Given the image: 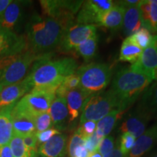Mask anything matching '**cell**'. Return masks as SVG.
<instances>
[{
  "mask_svg": "<svg viewBox=\"0 0 157 157\" xmlns=\"http://www.w3.org/2000/svg\"><path fill=\"white\" fill-rule=\"evenodd\" d=\"M68 27L51 17L34 14L25 25V38L29 50L35 54H48L58 48L65 31Z\"/></svg>",
  "mask_w": 157,
  "mask_h": 157,
  "instance_id": "6da1fadb",
  "label": "cell"
},
{
  "mask_svg": "<svg viewBox=\"0 0 157 157\" xmlns=\"http://www.w3.org/2000/svg\"><path fill=\"white\" fill-rule=\"evenodd\" d=\"M52 52L42 55L34 63L25 78L31 88L42 86H58L67 76L78 69L76 59L70 57L51 60Z\"/></svg>",
  "mask_w": 157,
  "mask_h": 157,
  "instance_id": "7a4b0ae2",
  "label": "cell"
},
{
  "mask_svg": "<svg viewBox=\"0 0 157 157\" xmlns=\"http://www.w3.org/2000/svg\"><path fill=\"white\" fill-rule=\"evenodd\" d=\"M152 82L135 63L118 71L113 78L111 90L119 102V109L124 113Z\"/></svg>",
  "mask_w": 157,
  "mask_h": 157,
  "instance_id": "3957f363",
  "label": "cell"
},
{
  "mask_svg": "<svg viewBox=\"0 0 157 157\" xmlns=\"http://www.w3.org/2000/svg\"><path fill=\"white\" fill-rule=\"evenodd\" d=\"M58 86L35 87L19 100L13 111L35 119L39 115L48 112L56 99Z\"/></svg>",
  "mask_w": 157,
  "mask_h": 157,
  "instance_id": "277c9868",
  "label": "cell"
},
{
  "mask_svg": "<svg viewBox=\"0 0 157 157\" xmlns=\"http://www.w3.org/2000/svg\"><path fill=\"white\" fill-rule=\"evenodd\" d=\"M79 76L78 87L90 95L100 93L110 83L112 76L111 67L103 63H90L76 70Z\"/></svg>",
  "mask_w": 157,
  "mask_h": 157,
  "instance_id": "5b68a950",
  "label": "cell"
},
{
  "mask_svg": "<svg viewBox=\"0 0 157 157\" xmlns=\"http://www.w3.org/2000/svg\"><path fill=\"white\" fill-rule=\"evenodd\" d=\"M119 104L111 89L93 94L84 102L80 117V124L87 121H98L114 109Z\"/></svg>",
  "mask_w": 157,
  "mask_h": 157,
  "instance_id": "8992f818",
  "label": "cell"
},
{
  "mask_svg": "<svg viewBox=\"0 0 157 157\" xmlns=\"http://www.w3.org/2000/svg\"><path fill=\"white\" fill-rule=\"evenodd\" d=\"M39 56L28 49L20 54L10 64L0 69V92L7 86L23 80Z\"/></svg>",
  "mask_w": 157,
  "mask_h": 157,
  "instance_id": "52a82bcc",
  "label": "cell"
},
{
  "mask_svg": "<svg viewBox=\"0 0 157 157\" xmlns=\"http://www.w3.org/2000/svg\"><path fill=\"white\" fill-rule=\"evenodd\" d=\"M43 15L60 21L68 26L74 25V17L81 8L83 1H40Z\"/></svg>",
  "mask_w": 157,
  "mask_h": 157,
  "instance_id": "ba28073f",
  "label": "cell"
},
{
  "mask_svg": "<svg viewBox=\"0 0 157 157\" xmlns=\"http://www.w3.org/2000/svg\"><path fill=\"white\" fill-rule=\"evenodd\" d=\"M95 34L97 27L95 25L74 24L65 31L58 48L63 53L73 52L78 45Z\"/></svg>",
  "mask_w": 157,
  "mask_h": 157,
  "instance_id": "9c48e42d",
  "label": "cell"
},
{
  "mask_svg": "<svg viewBox=\"0 0 157 157\" xmlns=\"http://www.w3.org/2000/svg\"><path fill=\"white\" fill-rule=\"evenodd\" d=\"M113 2L111 0H89L84 2L78 10L76 21L78 24H98L99 20L104 13L113 7Z\"/></svg>",
  "mask_w": 157,
  "mask_h": 157,
  "instance_id": "30bf717a",
  "label": "cell"
},
{
  "mask_svg": "<svg viewBox=\"0 0 157 157\" xmlns=\"http://www.w3.org/2000/svg\"><path fill=\"white\" fill-rule=\"evenodd\" d=\"M29 49L25 35L0 27V59L25 52Z\"/></svg>",
  "mask_w": 157,
  "mask_h": 157,
  "instance_id": "8fae6325",
  "label": "cell"
},
{
  "mask_svg": "<svg viewBox=\"0 0 157 157\" xmlns=\"http://www.w3.org/2000/svg\"><path fill=\"white\" fill-rule=\"evenodd\" d=\"M31 90L32 88L25 78L17 83L4 88L0 92V111L14 106L19 100Z\"/></svg>",
  "mask_w": 157,
  "mask_h": 157,
  "instance_id": "7c38bea8",
  "label": "cell"
},
{
  "mask_svg": "<svg viewBox=\"0 0 157 157\" xmlns=\"http://www.w3.org/2000/svg\"><path fill=\"white\" fill-rule=\"evenodd\" d=\"M135 64L152 81H157V35H154L151 44L143 50Z\"/></svg>",
  "mask_w": 157,
  "mask_h": 157,
  "instance_id": "4fadbf2b",
  "label": "cell"
},
{
  "mask_svg": "<svg viewBox=\"0 0 157 157\" xmlns=\"http://www.w3.org/2000/svg\"><path fill=\"white\" fill-rule=\"evenodd\" d=\"M68 137L59 134L39 146L37 157H66L68 153Z\"/></svg>",
  "mask_w": 157,
  "mask_h": 157,
  "instance_id": "5bb4252c",
  "label": "cell"
},
{
  "mask_svg": "<svg viewBox=\"0 0 157 157\" xmlns=\"http://www.w3.org/2000/svg\"><path fill=\"white\" fill-rule=\"evenodd\" d=\"M152 118L139 110L135 109L134 112L128 115L119 127V131L122 133L129 132L138 138L146 131L149 121Z\"/></svg>",
  "mask_w": 157,
  "mask_h": 157,
  "instance_id": "9a60e30c",
  "label": "cell"
},
{
  "mask_svg": "<svg viewBox=\"0 0 157 157\" xmlns=\"http://www.w3.org/2000/svg\"><path fill=\"white\" fill-rule=\"evenodd\" d=\"M157 144V122L143 132L126 157H142Z\"/></svg>",
  "mask_w": 157,
  "mask_h": 157,
  "instance_id": "2e32d148",
  "label": "cell"
},
{
  "mask_svg": "<svg viewBox=\"0 0 157 157\" xmlns=\"http://www.w3.org/2000/svg\"><path fill=\"white\" fill-rule=\"evenodd\" d=\"M48 112L52 119L54 128L60 130L66 129L69 124V114L66 98L57 97L51 104Z\"/></svg>",
  "mask_w": 157,
  "mask_h": 157,
  "instance_id": "e0dca14e",
  "label": "cell"
},
{
  "mask_svg": "<svg viewBox=\"0 0 157 157\" xmlns=\"http://www.w3.org/2000/svg\"><path fill=\"white\" fill-rule=\"evenodd\" d=\"M23 8L20 2H13L0 15V27L17 33V27L22 20Z\"/></svg>",
  "mask_w": 157,
  "mask_h": 157,
  "instance_id": "ac0fdd59",
  "label": "cell"
},
{
  "mask_svg": "<svg viewBox=\"0 0 157 157\" xmlns=\"http://www.w3.org/2000/svg\"><path fill=\"white\" fill-rule=\"evenodd\" d=\"M90 96L89 94L79 87L71 90L66 94V100L69 114V124L76 121L80 113H82L84 102Z\"/></svg>",
  "mask_w": 157,
  "mask_h": 157,
  "instance_id": "d6986e66",
  "label": "cell"
},
{
  "mask_svg": "<svg viewBox=\"0 0 157 157\" xmlns=\"http://www.w3.org/2000/svg\"><path fill=\"white\" fill-rule=\"evenodd\" d=\"M136 109L149 117H157V81L150 85L142 94V97Z\"/></svg>",
  "mask_w": 157,
  "mask_h": 157,
  "instance_id": "ffe728a7",
  "label": "cell"
},
{
  "mask_svg": "<svg viewBox=\"0 0 157 157\" xmlns=\"http://www.w3.org/2000/svg\"><path fill=\"white\" fill-rule=\"evenodd\" d=\"M125 10L123 6L114 3L112 8L101 17L98 25L111 30H119L122 27Z\"/></svg>",
  "mask_w": 157,
  "mask_h": 157,
  "instance_id": "44dd1931",
  "label": "cell"
},
{
  "mask_svg": "<svg viewBox=\"0 0 157 157\" xmlns=\"http://www.w3.org/2000/svg\"><path fill=\"white\" fill-rule=\"evenodd\" d=\"M12 119H13V134L23 137L25 135L36 133L34 119L28 116L21 114L11 111Z\"/></svg>",
  "mask_w": 157,
  "mask_h": 157,
  "instance_id": "7402d4cb",
  "label": "cell"
},
{
  "mask_svg": "<svg viewBox=\"0 0 157 157\" xmlns=\"http://www.w3.org/2000/svg\"><path fill=\"white\" fill-rule=\"evenodd\" d=\"M122 26L124 34L127 36H131L142 28L143 23L138 7L126 8L124 15Z\"/></svg>",
  "mask_w": 157,
  "mask_h": 157,
  "instance_id": "603a6c76",
  "label": "cell"
},
{
  "mask_svg": "<svg viewBox=\"0 0 157 157\" xmlns=\"http://www.w3.org/2000/svg\"><path fill=\"white\" fill-rule=\"evenodd\" d=\"M14 106L0 111V147L8 145L13 135L11 111Z\"/></svg>",
  "mask_w": 157,
  "mask_h": 157,
  "instance_id": "cb8c5ba5",
  "label": "cell"
},
{
  "mask_svg": "<svg viewBox=\"0 0 157 157\" xmlns=\"http://www.w3.org/2000/svg\"><path fill=\"white\" fill-rule=\"evenodd\" d=\"M124 112L119 109H114L103 119L98 121L95 131L103 137H106L112 131L117 121L122 117Z\"/></svg>",
  "mask_w": 157,
  "mask_h": 157,
  "instance_id": "d4e9b609",
  "label": "cell"
},
{
  "mask_svg": "<svg viewBox=\"0 0 157 157\" xmlns=\"http://www.w3.org/2000/svg\"><path fill=\"white\" fill-rule=\"evenodd\" d=\"M142 52V49L135 44L129 39V37H127L123 41L121 46L119 60L123 62H129L133 64L138 60Z\"/></svg>",
  "mask_w": 157,
  "mask_h": 157,
  "instance_id": "484cf974",
  "label": "cell"
},
{
  "mask_svg": "<svg viewBox=\"0 0 157 157\" xmlns=\"http://www.w3.org/2000/svg\"><path fill=\"white\" fill-rule=\"evenodd\" d=\"M98 36L97 34L90 37L85 42L82 43L74 50V53L80 56L85 63L93 60L98 50Z\"/></svg>",
  "mask_w": 157,
  "mask_h": 157,
  "instance_id": "4316f807",
  "label": "cell"
},
{
  "mask_svg": "<svg viewBox=\"0 0 157 157\" xmlns=\"http://www.w3.org/2000/svg\"><path fill=\"white\" fill-rule=\"evenodd\" d=\"M154 35L146 27H142L135 34L127 36L132 42L143 50L151 44Z\"/></svg>",
  "mask_w": 157,
  "mask_h": 157,
  "instance_id": "83f0119b",
  "label": "cell"
},
{
  "mask_svg": "<svg viewBox=\"0 0 157 157\" xmlns=\"http://www.w3.org/2000/svg\"><path fill=\"white\" fill-rule=\"evenodd\" d=\"M78 85H79V76L77 74L75 73L67 76L57 90V97L66 98V94L68 92L78 87Z\"/></svg>",
  "mask_w": 157,
  "mask_h": 157,
  "instance_id": "f1b7e54d",
  "label": "cell"
},
{
  "mask_svg": "<svg viewBox=\"0 0 157 157\" xmlns=\"http://www.w3.org/2000/svg\"><path fill=\"white\" fill-rule=\"evenodd\" d=\"M9 146L13 157H29L28 150L23 143V137L13 134Z\"/></svg>",
  "mask_w": 157,
  "mask_h": 157,
  "instance_id": "f546056e",
  "label": "cell"
},
{
  "mask_svg": "<svg viewBox=\"0 0 157 157\" xmlns=\"http://www.w3.org/2000/svg\"><path fill=\"white\" fill-rule=\"evenodd\" d=\"M35 127H36V132H40L42 131L51 128L52 126V119H51L50 113L45 112L39 115L34 119Z\"/></svg>",
  "mask_w": 157,
  "mask_h": 157,
  "instance_id": "4dcf8cb0",
  "label": "cell"
},
{
  "mask_svg": "<svg viewBox=\"0 0 157 157\" xmlns=\"http://www.w3.org/2000/svg\"><path fill=\"white\" fill-rule=\"evenodd\" d=\"M103 138L104 137L98 134L96 131H95V132L91 136L84 138V147L89 154L97 151Z\"/></svg>",
  "mask_w": 157,
  "mask_h": 157,
  "instance_id": "1f68e13d",
  "label": "cell"
},
{
  "mask_svg": "<svg viewBox=\"0 0 157 157\" xmlns=\"http://www.w3.org/2000/svg\"><path fill=\"white\" fill-rule=\"evenodd\" d=\"M135 137L134 135L129 132H124L120 138L119 148L121 152L124 155L128 154V153L132 150L135 143Z\"/></svg>",
  "mask_w": 157,
  "mask_h": 157,
  "instance_id": "d6a6232c",
  "label": "cell"
},
{
  "mask_svg": "<svg viewBox=\"0 0 157 157\" xmlns=\"http://www.w3.org/2000/svg\"><path fill=\"white\" fill-rule=\"evenodd\" d=\"M114 149V138L112 136L104 137L100 144L98 151L103 157H109Z\"/></svg>",
  "mask_w": 157,
  "mask_h": 157,
  "instance_id": "836d02e7",
  "label": "cell"
},
{
  "mask_svg": "<svg viewBox=\"0 0 157 157\" xmlns=\"http://www.w3.org/2000/svg\"><path fill=\"white\" fill-rule=\"evenodd\" d=\"M139 11L142 20L143 27H146L149 30V23H150V12H151V4L149 0L140 1L138 6Z\"/></svg>",
  "mask_w": 157,
  "mask_h": 157,
  "instance_id": "e575fe53",
  "label": "cell"
},
{
  "mask_svg": "<svg viewBox=\"0 0 157 157\" xmlns=\"http://www.w3.org/2000/svg\"><path fill=\"white\" fill-rule=\"evenodd\" d=\"M59 134H61V132L58 129L54 128V127H51V128L47 129V130L42 131V132H36L38 145L40 146V145L43 144V143L48 142L52 137Z\"/></svg>",
  "mask_w": 157,
  "mask_h": 157,
  "instance_id": "d590c367",
  "label": "cell"
},
{
  "mask_svg": "<svg viewBox=\"0 0 157 157\" xmlns=\"http://www.w3.org/2000/svg\"><path fill=\"white\" fill-rule=\"evenodd\" d=\"M97 124L95 121H87L80 124L79 127L77 128V132L82 135L84 138L91 136L95 132Z\"/></svg>",
  "mask_w": 157,
  "mask_h": 157,
  "instance_id": "8d00e7d4",
  "label": "cell"
},
{
  "mask_svg": "<svg viewBox=\"0 0 157 157\" xmlns=\"http://www.w3.org/2000/svg\"><path fill=\"white\" fill-rule=\"evenodd\" d=\"M149 2L151 4L149 31L151 33L157 34V5L153 3L151 0H149Z\"/></svg>",
  "mask_w": 157,
  "mask_h": 157,
  "instance_id": "74e56055",
  "label": "cell"
},
{
  "mask_svg": "<svg viewBox=\"0 0 157 157\" xmlns=\"http://www.w3.org/2000/svg\"><path fill=\"white\" fill-rule=\"evenodd\" d=\"M140 1L138 0H126V1H118L116 2V4L123 6L125 8L127 7H137Z\"/></svg>",
  "mask_w": 157,
  "mask_h": 157,
  "instance_id": "f35d334b",
  "label": "cell"
},
{
  "mask_svg": "<svg viewBox=\"0 0 157 157\" xmlns=\"http://www.w3.org/2000/svg\"><path fill=\"white\" fill-rule=\"evenodd\" d=\"M0 157H13L9 144L0 147Z\"/></svg>",
  "mask_w": 157,
  "mask_h": 157,
  "instance_id": "ab89813d",
  "label": "cell"
},
{
  "mask_svg": "<svg viewBox=\"0 0 157 157\" xmlns=\"http://www.w3.org/2000/svg\"><path fill=\"white\" fill-rule=\"evenodd\" d=\"M109 157H126V155H124L122 152H121L119 145H117V146L114 147L113 152L111 153V156Z\"/></svg>",
  "mask_w": 157,
  "mask_h": 157,
  "instance_id": "60d3db41",
  "label": "cell"
},
{
  "mask_svg": "<svg viewBox=\"0 0 157 157\" xmlns=\"http://www.w3.org/2000/svg\"><path fill=\"white\" fill-rule=\"evenodd\" d=\"M13 2L12 0H0V15L4 13L7 7Z\"/></svg>",
  "mask_w": 157,
  "mask_h": 157,
  "instance_id": "b9f144b4",
  "label": "cell"
},
{
  "mask_svg": "<svg viewBox=\"0 0 157 157\" xmlns=\"http://www.w3.org/2000/svg\"><path fill=\"white\" fill-rule=\"evenodd\" d=\"M88 157H103V156H102V155L97 151L93 152L91 153V154H90Z\"/></svg>",
  "mask_w": 157,
  "mask_h": 157,
  "instance_id": "7bdbcfd3",
  "label": "cell"
}]
</instances>
